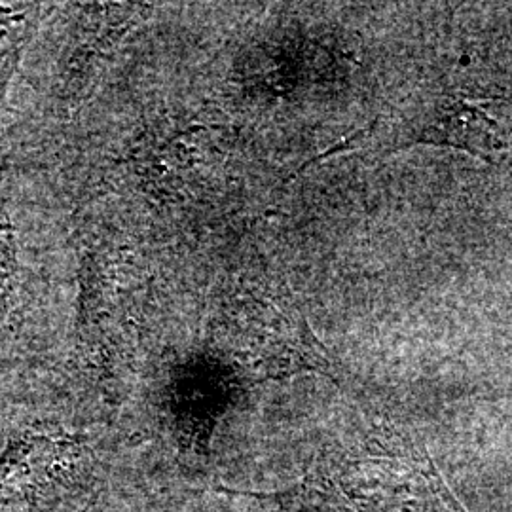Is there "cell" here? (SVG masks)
<instances>
[{
    "mask_svg": "<svg viewBox=\"0 0 512 512\" xmlns=\"http://www.w3.org/2000/svg\"><path fill=\"white\" fill-rule=\"evenodd\" d=\"M18 245L12 220L0 211V321L6 317L16 291Z\"/></svg>",
    "mask_w": 512,
    "mask_h": 512,
    "instance_id": "cell-3",
    "label": "cell"
},
{
    "mask_svg": "<svg viewBox=\"0 0 512 512\" xmlns=\"http://www.w3.org/2000/svg\"><path fill=\"white\" fill-rule=\"evenodd\" d=\"M86 458V446L73 435L19 433L0 454V512L46 503L76 480Z\"/></svg>",
    "mask_w": 512,
    "mask_h": 512,
    "instance_id": "cell-2",
    "label": "cell"
},
{
    "mask_svg": "<svg viewBox=\"0 0 512 512\" xmlns=\"http://www.w3.org/2000/svg\"><path fill=\"white\" fill-rule=\"evenodd\" d=\"M283 499L317 512H467L429 459L404 456L334 463Z\"/></svg>",
    "mask_w": 512,
    "mask_h": 512,
    "instance_id": "cell-1",
    "label": "cell"
}]
</instances>
